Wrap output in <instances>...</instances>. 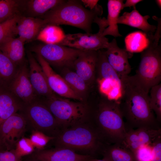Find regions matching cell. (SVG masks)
Segmentation results:
<instances>
[{
    "label": "cell",
    "instance_id": "obj_33",
    "mask_svg": "<svg viewBox=\"0 0 161 161\" xmlns=\"http://www.w3.org/2000/svg\"><path fill=\"white\" fill-rule=\"evenodd\" d=\"M54 138L48 136L41 132L32 130L29 138L35 149L40 150L44 148L49 142Z\"/></svg>",
    "mask_w": 161,
    "mask_h": 161
},
{
    "label": "cell",
    "instance_id": "obj_1",
    "mask_svg": "<svg viewBox=\"0 0 161 161\" xmlns=\"http://www.w3.org/2000/svg\"><path fill=\"white\" fill-rule=\"evenodd\" d=\"M121 80V95L118 102L126 120V129H161L160 123L150 106L149 94L140 85L134 75H127Z\"/></svg>",
    "mask_w": 161,
    "mask_h": 161
},
{
    "label": "cell",
    "instance_id": "obj_38",
    "mask_svg": "<svg viewBox=\"0 0 161 161\" xmlns=\"http://www.w3.org/2000/svg\"><path fill=\"white\" fill-rule=\"evenodd\" d=\"M141 0H127L125 3L123 4V8L126 7H133L134 9H136V5L139 2L142 1Z\"/></svg>",
    "mask_w": 161,
    "mask_h": 161
},
{
    "label": "cell",
    "instance_id": "obj_39",
    "mask_svg": "<svg viewBox=\"0 0 161 161\" xmlns=\"http://www.w3.org/2000/svg\"><path fill=\"white\" fill-rule=\"evenodd\" d=\"M86 161H109V160L104 157L103 159L101 160L94 159L92 157L87 160Z\"/></svg>",
    "mask_w": 161,
    "mask_h": 161
},
{
    "label": "cell",
    "instance_id": "obj_15",
    "mask_svg": "<svg viewBox=\"0 0 161 161\" xmlns=\"http://www.w3.org/2000/svg\"><path fill=\"white\" fill-rule=\"evenodd\" d=\"M32 157L40 161H86L90 155L78 154L71 149L55 147L49 149H35Z\"/></svg>",
    "mask_w": 161,
    "mask_h": 161
},
{
    "label": "cell",
    "instance_id": "obj_31",
    "mask_svg": "<svg viewBox=\"0 0 161 161\" xmlns=\"http://www.w3.org/2000/svg\"><path fill=\"white\" fill-rule=\"evenodd\" d=\"M20 16L17 14L0 23V43L7 38L16 35V26Z\"/></svg>",
    "mask_w": 161,
    "mask_h": 161
},
{
    "label": "cell",
    "instance_id": "obj_18",
    "mask_svg": "<svg viewBox=\"0 0 161 161\" xmlns=\"http://www.w3.org/2000/svg\"><path fill=\"white\" fill-rule=\"evenodd\" d=\"M46 26L42 18L20 16L16 26V34L25 42L30 41L36 38Z\"/></svg>",
    "mask_w": 161,
    "mask_h": 161
},
{
    "label": "cell",
    "instance_id": "obj_36",
    "mask_svg": "<svg viewBox=\"0 0 161 161\" xmlns=\"http://www.w3.org/2000/svg\"><path fill=\"white\" fill-rule=\"evenodd\" d=\"M0 161H21V158L16 154L14 149L0 151Z\"/></svg>",
    "mask_w": 161,
    "mask_h": 161
},
{
    "label": "cell",
    "instance_id": "obj_32",
    "mask_svg": "<svg viewBox=\"0 0 161 161\" xmlns=\"http://www.w3.org/2000/svg\"><path fill=\"white\" fill-rule=\"evenodd\" d=\"M35 149L30 138L23 137L18 142L14 150L16 155L21 158L31 154Z\"/></svg>",
    "mask_w": 161,
    "mask_h": 161
},
{
    "label": "cell",
    "instance_id": "obj_6",
    "mask_svg": "<svg viewBox=\"0 0 161 161\" xmlns=\"http://www.w3.org/2000/svg\"><path fill=\"white\" fill-rule=\"evenodd\" d=\"M51 112L61 127L66 128L81 124L87 111L80 102L58 97L55 95L48 98H40Z\"/></svg>",
    "mask_w": 161,
    "mask_h": 161
},
{
    "label": "cell",
    "instance_id": "obj_30",
    "mask_svg": "<svg viewBox=\"0 0 161 161\" xmlns=\"http://www.w3.org/2000/svg\"><path fill=\"white\" fill-rule=\"evenodd\" d=\"M20 1L0 0V23L17 14Z\"/></svg>",
    "mask_w": 161,
    "mask_h": 161
},
{
    "label": "cell",
    "instance_id": "obj_17",
    "mask_svg": "<svg viewBox=\"0 0 161 161\" xmlns=\"http://www.w3.org/2000/svg\"><path fill=\"white\" fill-rule=\"evenodd\" d=\"M97 55V51L82 50L74 62L76 73L87 83L95 80Z\"/></svg>",
    "mask_w": 161,
    "mask_h": 161
},
{
    "label": "cell",
    "instance_id": "obj_14",
    "mask_svg": "<svg viewBox=\"0 0 161 161\" xmlns=\"http://www.w3.org/2000/svg\"><path fill=\"white\" fill-rule=\"evenodd\" d=\"M106 49L104 51L107 60L121 79L128 75L131 71L128 58L132 53L119 47L115 39L109 42Z\"/></svg>",
    "mask_w": 161,
    "mask_h": 161
},
{
    "label": "cell",
    "instance_id": "obj_9",
    "mask_svg": "<svg viewBox=\"0 0 161 161\" xmlns=\"http://www.w3.org/2000/svg\"><path fill=\"white\" fill-rule=\"evenodd\" d=\"M31 51L41 56L50 66L68 68L74 67L82 50L58 44L44 43L33 47Z\"/></svg>",
    "mask_w": 161,
    "mask_h": 161
},
{
    "label": "cell",
    "instance_id": "obj_37",
    "mask_svg": "<svg viewBox=\"0 0 161 161\" xmlns=\"http://www.w3.org/2000/svg\"><path fill=\"white\" fill-rule=\"evenodd\" d=\"M98 0H82L81 2L86 7L89 8L90 10H93L98 8L100 5L97 4Z\"/></svg>",
    "mask_w": 161,
    "mask_h": 161
},
{
    "label": "cell",
    "instance_id": "obj_25",
    "mask_svg": "<svg viewBox=\"0 0 161 161\" xmlns=\"http://www.w3.org/2000/svg\"><path fill=\"white\" fill-rule=\"evenodd\" d=\"M126 49L131 53L142 52L148 47L149 40L143 32L136 31L128 35L125 39Z\"/></svg>",
    "mask_w": 161,
    "mask_h": 161
},
{
    "label": "cell",
    "instance_id": "obj_21",
    "mask_svg": "<svg viewBox=\"0 0 161 161\" xmlns=\"http://www.w3.org/2000/svg\"><path fill=\"white\" fill-rule=\"evenodd\" d=\"M23 104L8 89L0 87V125L9 117L19 112Z\"/></svg>",
    "mask_w": 161,
    "mask_h": 161
},
{
    "label": "cell",
    "instance_id": "obj_20",
    "mask_svg": "<svg viewBox=\"0 0 161 161\" xmlns=\"http://www.w3.org/2000/svg\"><path fill=\"white\" fill-rule=\"evenodd\" d=\"M148 15L142 16L136 9L130 12H125L118 18L117 24H123L136 28L143 31L147 35L153 34L157 29L155 25L150 24Z\"/></svg>",
    "mask_w": 161,
    "mask_h": 161
},
{
    "label": "cell",
    "instance_id": "obj_7",
    "mask_svg": "<svg viewBox=\"0 0 161 161\" xmlns=\"http://www.w3.org/2000/svg\"><path fill=\"white\" fill-rule=\"evenodd\" d=\"M19 113L25 118L31 131L41 132L55 138L61 131V126L46 106L39 98L24 104Z\"/></svg>",
    "mask_w": 161,
    "mask_h": 161
},
{
    "label": "cell",
    "instance_id": "obj_10",
    "mask_svg": "<svg viewBox=\"0 0 161 161\" xmlns=\"http://www.w3.org/2000/svg\"><path fill=\"white\" fill-rule=\"evenodd\" d=\"M27 125L23 116L16 113L4 120L0 125V145L2 150L14 149L16 144L24 137Z\"/></svg>",
    "mask_w": 161,
    "mask_h": 161
},
{
    "label": "cell",
    "instance_id": "obj_29",
    "mask_svg": "<svg viewBox=\"0 0 161 161\" xmlns=\"http://www.w3.org/2000/svg\"><path fill=\"white\" fill-rule=\"evenodd\" d=\"M149 95L150 106L158 122H161V84L152 87Z\"/></svg>",
    "mask_w": 161,
    "mask_h": 161
},
{
    "label": "cell",
    "instance_id": "obj_27",
    "mask_svg": "<svg viewBox=\"0 0 161 161\" xmlns=\"http://www.w3.org/2000/svg\"><path fill=\"white\" fill-rule=\"evenodd\" d=\"M61 0H30L27 1L29 12L34 16L44 15L48 11L61 3Z\"/></svg>",
    "mask_w": 161,
    "mask_h": 161
},
{
    "label": "cell",
    "instance_id": "obj_28",
    "mask_svg": "<svg viewBox=\"0 0 161 161\" xmlns=\"http://www.w3.org/2000/svg\"><path fill=\"white\" fill-rule=\"evenodd\" d=\"M69 87L77 94L82 97L87 88V83L75 72L69 71L63 77Z\"/></svg>",
    "mask_w": 161,
    "mask_h": 161
},
{
    "label": "cell",
    "instance_id": "obj_40",
    "mask_svg": "<svg viewBox=\"0 0 161 161\" xmlns=\"http://www.w3.org/2000/svg\"><path fill=\"white\" fill-rule=\"evenodd\" d=\"M155 1L158 6L160 8V9H161V1L160 0H155Z\"/></svg>",
    "mask_w": 161,
    "mask_h": 161
},
{
    "label": "cell",
    "instance_id": "obj_19",
    "mask_svg": "<svg viewBox=\"0 0 161 161\" xmlns=\"http://www.w3.org/2000/svg\"><path fill=\"white\" fill-rule=\"evenodd\" d=\"M20 38L9 37L0 43V50L19 67L24 62V44Z\"/></svg>",
    "mask_w": 161,
    "mask_h": 161
},
{
    "label": "cell",
    "instance_id": "obj_24",
    "mask_svg": "<svg viewBox=\"0 0 161 161\" xmlns=\"http://www.w3.org/2000/svg\"><path fill=\"white\" fill-rule=\"evenodd\" d=\"M103 150L104 157L109 161H136L133 153L122 145H108Z\"/></svg>",
    "mask_w": 161,
    "mask_h": 161
},
{
    "label": "cell",
    "instance_id": "obj_5",
    "mask_svg": "<svg viewBox=\"0 0 161 161\" xmlns=\"http://www.w3.org/2000/svg\"><path fill=\"white\" fill-rule=\"evenodd\" d=\"M52 140L55 147L68 148L75 151L94 152L103 147L102 139L95 128L78 125L61 131Z\"/></svg>",
    "mask_w": 161,
    "mask_h": 161
},
{
    "label": "cell",
    "instance_id": "obj_4",
    "mask_svg": "<svg viewBox=\"0 0 161 161\" xmlns=\"http://www.w3.org/2000/svg\"><path fill=\"white\" fill-rule=\"evenodd\" d=\"M148 47L141 52L136 74L134 75L140 85L149 94L151 88L161 81V46L160 39L153 36L148 38Z\"/></svg>",
    "mask_w": 161,
    "mask_h": 161
},
{
    "label": "cell",
    "instance_id": "obj_12",
    "mask_svg": "<svg viewBox=\"0 0 161 161\" xmlns=\"http://www.w3.org/2000/svg\"><path fill=\"white\" fill-rule=\"evenodd\" d=\"M36 55L37 61L44 73L49 86L54 93L66 98L83 101V98L69 87L63 77L56 73L41 56Z\"/></svg>",
    "mask_w": 161,
    "mask_h": 161
},
{
    "label": "cell",
    "instance_id": "obj_16",
    "mask_svg": "<svg viewBox=\"0 0 161 161\" xmlns=\"http://www.w3.org/2000/svg\"><path fill=\"white\" fill-rule=\"evenodd\" d=\"M161 136V129H154L139 128L127 130L122 145L133 153L139 147L150 144L157 137Z\"/></svg>",
    "mask_w": 161,
    "mask_h": 161
},
{
    "label": "cell",
    "instance_id": "obj_41",
    "mask_svg": "<svg viewBox=\"0 0 161 161\" xmlns=\"http://www.w3.org/2000/svg\"><path fill=\"white\" fill-rule=\"evenodd\" d=\"M27 161H39L32 157L31 158L29 159Z\"/></svg>",
    "mask_w": 161,
    "mask_h": 161
},
{
    "label": "cell",
    "instance_id": "obj_42",
    "mask_svg": "<svg viewBox=\"0 0 161 161\" xmlns=\"http://www.w3.org/2000/svg\"><path fill=\"white\" fill-rule=\"evenodd\" d=\"M2 150V149H1V147L0 145V151Z\"/></svg>",
    "mask_w": 161,
    "mask_h": 161
},
{
    "label": "cell",
    "instance_id": "obj_8",
    "mask_svg": "<svg viewBox=\"0 0 161 161\" xmlns=\"http://www.w3.org/2000/svg\"><path fill=\"white\" fill-rule=\"evenodd\" d=\"M94 22L97 24L99 27L96 33L67 34L58 44L81 50L98 51L106 49L109 43L108 39L103 35L104 30L108 26L106 19L97 17Z\"/></svg>",
    "mask_w": 161,
    "mask_h": 161
},
{
    "label": "cell",
    "instance_id": "obj_26",
    "mask_svg": "<svg viewBox=\"0 0 161 161\" xmlns=\"http://www.w3.org/2000/svg\"><path fill=\"white\" fill-rule=\"evenodd\" d=\"M65 34L58 26L48 25L41 31L37 39L48 44H58L64 38Z\"/></svg>",
    "mask_w": 161,
    "mask_h": 161
},
{
    "label": "cell",
    "instance_id": "obj_2",
    "mask_svg": "<svg viewBox=\"0 0 161 161\" xmlns=\"http://www.w3.org/2000/svg\"><path fill=\"white\" fill-rule=\"evenodd\" d=\"M102 13L101 6L91 10L86 8L79 1L64 0L43 15L42 18L47 25H70L90 33L92 23Z\"/></svg>",
    "mask_w": 161,
    "mask_h": 161
},
{
    "label": "cell",
    "instance_id": "obj_3",
    "mask_svg": "<svg viewBox=\"0 0 161 161\" xmlns=\"http://www.w3.org/2000/svg\"><path fill=\"white\" fill-rule=\"evenodd\" d=\"M105 98L98 105L95 128L103 140L109 143L122 145L127 130L119 103Z\"/></svg>",
    "mask_w": 161,
    "mask_h": 161
},
{
    "label": "cell",
    "instance_id": "obj_11",
    "mask_svg": "<svg viewBox=\"0 0 161 161\" xmlns=\"http://www.w3.org/2000/svg\"><path fill=\"white\" fill-rule=\"evenodd\" d=\"M8 89L24 104L30 103L39 98L30 81L29 68L25 62L19 67Z\"/></svg>",
    "mask_w": 161,
    "mask_h": 161
},
{
    "label": "cell",
    "instance_id": "obj_35",
    "mask_svg": "<svg viewBox=\"0 0 161 161\" xmlns=\"http://www.w3.org/2000/svg\"><path fill=\"white\" fill-rule=\"evenodd\" d=\"M150 144L152 161H161V136L156 138Z\"/></svg>",
    "mask_w": 161,
    "mask_h": 161
},
{
    "label": "cell",
    "instance_id": "obj_34",
    "mask_svg": "<svg viewBox=\"0 0 161 161\" xmlns=\"http://www.w3.org/2000/svg\"><path fill=\"white\" fill-rule=\"evenodd\" d=\"M136 161H152L151 148L150 144L143 145L134 153Z\"/></svg>",
    "mask_w": 161,
    "mask_h": 161
},
{
    "label": "cell",
    "instance_id": "obj_23",
    "mask_svg": "<svg viewBox=\"0 0 161 161\" xmlns=\"http://www.w3.org/2000/svg\"><path fill=\"white\" fill-rule=\"evenodd\" d=\"M19 67L0 50V87L8 89Z\"/></svg>",
    "mask_w": 161,
    "mask_h": 161
},
{
    "label": "cell",
    "instance_id": "obj_22",
    "mask_svg": "<svg viewBox=\"0 0 161 161\" xmlns=\"http://www.w3.org/2000/svg\"><path fill=\"white\" fill-rule=\"evenodd\" d=\"M123 1L122 0L108 1V14L106 19L108 26L103 31V36L111 35L115 37L122 36L119 32L117 21L120 12L123 9Z\"/></svg>",
    "mask_w": 161,
    "mask_h": 161
},
{
    "label": "cell",
    "instance_id": "obj_13",
    "mask_svg": "<svg viewBox=\"0 0 161 161\" xmlns=\"http://www.w3.org/2000/svg\"><path fill=\"white\" fill-rule=\"evenodd\" d=\"M29 64V79L39 98H48L55 95L50 88L44 73L39 63L30 52L27 53Z\"/></svg>",
    "mask_w": 161,
    "mask_h": 161
}]
</instances>
